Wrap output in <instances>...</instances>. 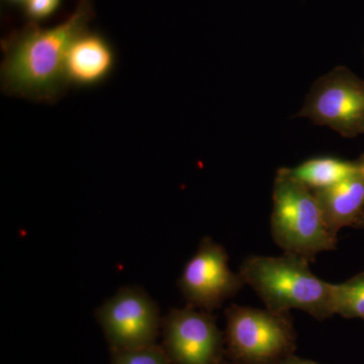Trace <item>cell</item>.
<instances>
[{"label":"cell","mask_w":364,"mask_h":364,"mask_svg":"<svg viewBox=\"0 0 364 364\" xmlns=\"http://www.w3.org/2000/svg\"><path fill=\"white\" fill-rule=\"evenodd\" d=\"M272 200V239L284 253L312 261L318 253L336 248L337 235L326 224L315 193L284 168L277 170Z\"/></svg>","instance_id":"cell-3"},{"label":"cell","mask_w":364,"mask_h":364,"mask_svg":"<svg viewBox=\"0 0 364 364\" xmlns=\"http://www.w3.org/2000/svg\"><path fill=\"white\" fill-rule=\"evenodd\" d=\"M91 0H79L75 11L54 28L31 23L1 41L0 85L6 95L54 104L65 93L64 63L69 46L87 30Z\"/></svg>","instance_id":"cell-1"},{"label":"cell","mask_w":364,"mask_h":364,"mask_svg":"<svg viewBox=\"0 0 364 364\" xmlns=\"http://www.w3.org/2000/svg\"><path fill=\"white\" fill-rule=\"evenodd\" d=\"M334 315L364 320V272L341 284H332Z\"/></svg>","instance_id":"cell-12"},{"label":"cell","mask_w":364,"mask_h":364,"mask_svg":"<svg viewBox=\"0 0 364 364\" xmlns=\"http://www.w3.org/2000/svg\"><path fill=\"white\" fill-rule=\"evenodd\" d=\"M345 138L364 134V80L344 66L314 83L298 114Z\"/></svg>","instance_id":"cell-5"},{"label":"cell","mask_w":364,"mask_h":364,"mask_svg":"<svg viewBox=\"0 0 364 364\" xmlns=\"http://www.w3.org/2000/svg\"><path fill=\"white\" fill-rule=\"evenodd\" d=\"M117 54L107 38L85 30L69 46L64 63L67 87L90 88L102 85L112 75Z\"/></svg>","instance_id":"cell-9"},{"label":"cell","mask_w":364,"mask_h":364,"mask_svg":"<svg viewBox=\"0 0 364 364\" xmlns=\"http://www.w3.org/2000/svg\"><path fill=\"white\" fill-rule=\"evenodd\" d=\"M355 228H360V229L364 230V210L363 214H361L360 217H359L358 221L356 222Z\"/></svg>","instance_id":"cell-16"},{"label":"cell","mask_w":364,"mask_h":364,"mask_svg":"<svg viewBox=\"0 0 364 364\" xmlns=\"http://www.w3.org/2000/svg\"><path fill=\"white\" fill-rule=\"evenodd\" d=\"M279 364H320L315 363V361L309 360V359H303L301 358H298V356L291 355L289 358L284 359L282 363Z\"/></svg>","instance_id":"cell-15"},{"label":"cell","mask_w":364,"mask_h":364,"mask_svg":"<svg viewBox=\"0 0 364 364\" xmlns=\"http://www.w3.org/2000/svg\"><path fill=\"white\" fill-rule=\"evenodd\" d=\"M309 262L289 253L251 255L241 263L239 274L269 310L291 312L296 309L323 321L334 316L332 284L316 277Z\"/></svg>","instance_id":"cell-2"},{"label":"cell","mask_w":364,"mask_h":364,"mask_svg":"<svg viewBox=\"0 0 364 364\" xmlns=\"http://www.w3.org/2000/svg\"><path fill=\"white\" fill-rule=\"evenodd\" d=\"M9 4H25L28 0H6Z\"/></svg>","instance_id":"cell-17"},{"label":"cell","mask_w":364,"mask_h":364,"mask_svg":"<svg viewBox=\"0 0 364 364\" xmlns=\"http://www.w3.org/2000/svg\"><path fill=\"white\" fill-rule=\"evenodd\" d=\"M112 364H171L162 345H151L135 350H111Z\"/></svg>","instance_id":"cell-13"},{"label":"cell","mask_w":364,"mask_h":364,"mask_svg":"<svg viewBox=\"0 0 364 364\" xmlns=\"http://www.w3.org/2000/svg\"><path fill=\"white\" fill-rule=\"evenodd\" d=\"M162 347L171 364H224L225 336L214 316L193 306L162 318Z\"/></svg>","instance_id":"cell-7"},{"label":"cell","mask_w":364,"mask_h":364,"mask_svg":"<svg viewBox=\"0 0 364 364\" xmlns=\"http://www.w3.org/2000/svg\"><path fill=\"white\" fill-rule=\"evenodd\" d=\"M244 284L240 274L230 269L226 249L208 236L200 240L177 282L188 306L210 313L234 298Z\"/></svg>","instance_id":"cell-8"},{"label":"cell","mask_w":364,"mask_h":364,"mask_svg":"<svg viewBox=\"0 0 364 364\" xmlns=\"http://www.w3.org/2000/svg\"><path fill=\"white\" fill-rule=\"evenodd\" d=\"M63 0H28L23 11L31 23L48 20L58 11Z\"/></svg>","instance_id":"cell-14"},{"label":"cell","mask_w":364,"mask_h":364,"mask_svg":"<svg viewBox=\"0 0 364 364\" xmlns=\"http://www.w3.org/2000/svg\"><path fill=\"white\" fill-rule=\"evenodd\" d=\"M363 169L364 155L355 161L335 157L312 158L294 168H284L287 174L312 191L329 188Z\"/></svg>","instance_id":"cell-11"},{"label":"cell","mask_w":364,"mask_h":364,"mask_svg":"<svg viewBox=\"0 0 364 364\" xmlns=\"http://www.w3.org/2000/svg\"><path fill=\"white\" fill-rule=\"evenodd\" d=\"M225 315V350L229 363L279 364L294 355L296 332L291 313L233 304Z\"/></svg>","instance_id":"cell-4"},{"label":"cell","mask_w":364,"mask_h":364,"mask_svg":"<svg viewBox=\"0 0 364 364\" xmlns=\"http://www.w3.org/2000/svg\"><path fill=\"white\" fill-rule=\"evenodd\" d=\"M326 224L337 235L344 227H354L364 210V169L348 178L313 191Z\"/></svg>","instance_id":"cell-10"},{"label":"cell","mask_w":364,"mask_h":364,"mask_svg":"<svg viewBox=\"0 0 364 364\" xmlns=\"http://www.w3.org/2000/svg\"><path fill=\"white\" fill-rule=\"evenodd\" d=\"M95 315L111 350H135L156 344L161 330L159 306L136 284L122 287Z\"/></svg>","instance_id":"cell-6"},{"label":"cell","mask_w":364,"mask_h":364,"mask_svg":"<svg viewBox=\"0 0 364 364\" xmlns=\"http://www.w3.org/2000/svg\"><path fill=\"white\" fill-rule=\"evenodd\" d=\"M224 364H233V363H229V361H225Z\"/></svg>","instance_id":"cell-18"}]
</instances>
